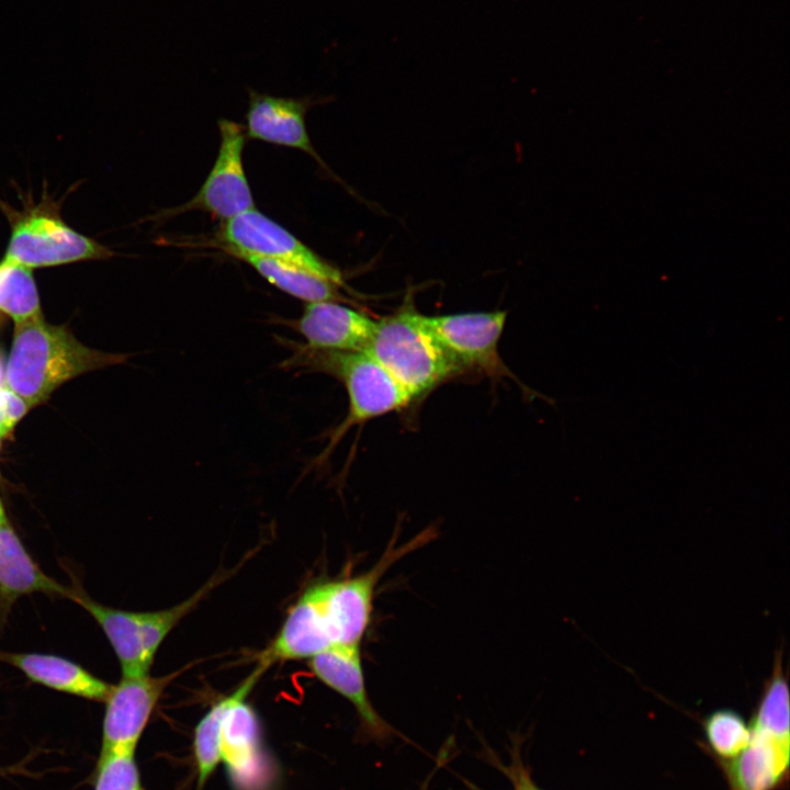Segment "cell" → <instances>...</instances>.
Instances as JSON below:
<instances>
[{"mask_svg": "<svg viewBox=\"0 0 790 790\" xmlns=\"http://www.w3.org/2000/svg\"><path fill=\"white\" fill-rule=\"evenodd\" d=\"M436 534L432 528H428L403 545H396L394 538L369 571L307 587L259 657L271 664L308 659L332 647L360 644L371 622L380 579L393 564L431 542Z\"/></svg>", "mask_w": 790, "mask_h": 790, "instance_id": "cell-1", "label": "cell"}, {"mask_svg": "<svg viewBox=\"0 0 790 790\" xmlns=\"http://www.w3.org/2000/svg\"><path fill=\"white\" fill-rule=\"evenodd\" d=\"M126 358L84 346L66 327L52 325L42 315L15 324L4 379L31 407L45 402L65 382Z\"/></svg>", "mask_w": 790, "mask_h": 790, "instance_id": "cell-2", "label": "cell"}, {"mask_svg": "<svg viewBox=\"0 0 790 790\" xmlns=\"http://www.w3.org/2000/svg\"><path fill=\"white\" fill-rule=\"evenodd\" d=\"M21 200V210L0 200V211L10 226L3 257L34 269L114 256L111 248L68 225L61 215V200H55L46 190L37 202L31 194Z\"/></svg>", "mask_w": 790, "mask_h": 790, "instance_id": "cell-3", "label": "cell"}, {"mask_svg": "<svg viewBox=\"0 0 790 790\" xmlns=\"http://www.w3.org/2000/svg\"><path fill=\"white\" fill-rule=\"evenodd\" d=\"M364 351L410 400L464 371L411 307L377 320Z\"/></svg>", "mask_w": 790, "mask_h": 790, "instance_id": "cell-4", "label": "cell"}, {"mask_svg": "<svg viewBox=\"0 0 790 790\" xmlns=\"http://www.w3.org/2000/svg\"><path fill=\"white\" fill-rule=\"evenodd\" d=\"M227 575L218 574L182 602L156 611H127L92 599L75 582L71 599L98 623L120 663L122 677L148 675L157 651L176 628Z\"/></svg>", "mask_w": 790, "mask_h": 790, "instance_id": "cell-5", "label": "cell"}, {"mask_svg": "<svg viewBox=\"0 0 790 790\" xmlns=\"http://www.w3.org/2000/svg\"><path fill=\"white\" fill-rule=\"evenodd\" d=\"M289 368L321 372L339 380L349 410L335 429L326 452L354 425L405 407L411 400L390 374L365 351H321L295 345Z\"/></svg>", "mask_w": 790, "mask_h": 790, "instance_id": "cell-6", "label": "cell"}, {"mask_svg": "<svg viewBox=\"0 0 790 790\" xmlns=\"http://www.w3.org/2000/svg\"><path fill=\"white\" fill-rule=\"evenodd\" d=\"M271 664L258 658L252 672L226 696L222 759L233 790H275L278 766L263 743L259 718L247 698Z\"/></svg>", "mask_w": 790, "mask_h": 790, "instance_id": "cell-7", "label": "cell"}, {"mask_svg": "<svg viewBox=\"0 0 790 790\" xmlns=\"http://www.w3.org/2000/svg\"><path fill=\"white\" fill-rule=\"evenodd\" d=\"M217 239L238 259L267 258L303 268L340 287L342 273L256 207L223 222Z\"/></svg>", "mask_w": 790, "mask_h": 790, "instance_id": "cell-8", "label": "cell"}, {"mask_svg": "<svg viewBox=\"0 0 790 790\" xmlns=\"http://www.w3.org/2000/svg\"><path fill=\"white\" fill-rule=\"evenodd\" d=\"M506 318V311L421 315L424 324L463 370L492 377L512 376L498 352Z\"/></svg>", "mask_w": 790, "mask_h": 790, "instance_id": "cell-9", "label": "cell"}, {"mask_svg": "<svg viewBox=\"0 0 790 790\" xmlns=\"http://www.w3.org/2000/svg\"><path fill=\"white\" fill-rule=\"evenodd\" d=\"M218 131L219 147L208 176L196 194L177 211L200 210L225 222L255 204L242 165L245 128L224 119L218 122Z\"/></svg>", "mask_w": 790, "mask_h": 790, "instance_id": "cell-10", "label": "cell"}, {"mask_svg": "<svg viewBox=\"0 0 790 790\" xmlns=\"http://www.w3.org/2000/svg\"><path fill=\"white\" fill-rule=\"evenodd\" d=\"M187 667L162 676L122 677L113 685L104 701L100 753L135 752L165 690Z\"/></svg>", "mask_w": 790, "mask_h": 790, "instance_id": "cell-11", "label": "cell"}, {"mask_svg": "<svg viewBox=\"0 0 790 790\" xmlns=\"http://www.w3.org/2000/svg\"><path fill=\"white\" fill-rule=\"evenodd\" d=\"M313 675L354 708L362 743L384 745L402 735L373 707L364 680L360 644L342 645L308 658Z\"/></svg>", "mask_w": 790, "mask_h": 790, "instance_id": "cell-12", "label": "cell"}, {"mask_svg": "<svg viewBox=\"0 0 790 790\" xmlns=\"http://www.w3.org/2000/svg\"><path fill=\"white\" fill-rule=\"evenodd\" d=\"M376 321L334 301L306 303L296 329L305 347L321 351H364Z\"/></svg>", "mask_w": 790, "mask_h": 790, "instance_id": "cell-13", "label": "cell"}, {"mask_svg": "<svg viewBox=\"0 0 790 790\" xmlns=\"http://www.w3.org/2000/svg\"><path fill=\"white\" fill-rule=\"evenodd\" d=\"M35 592L70 599L74 588L41 569L7 519L0 529V632L16 600Z\"/></svg>", "mask_w": 790, "mask_h": 790, "instance_id": "cell-14", "label": "cell"}, {"mask_svg": "<svg viewBox=\"0 0 790 790\" xmlns=\"http://www.w3.org/2000/svg\"><path fill=\"white\" fill-rule=\"evenodd\" d=\"M306 111L307 102L305 100L250 91L246 113V136L300 149L318 159L306 129Z\"/></svg>", "mask_w": 790, "mask_h": 790, "instance_id": "cell-15", "label": "cell"}, {"mask_svg": "<svg viewBox=\"0 0 790 790\" xmlns=\"http://www.w3.org/2000/svg\"><path fill=\"white\" fill-rule=\"evenodd\" d=\"M0 662L18 668L34 684L91 701L104 702L113 686L80 664L55 654L0 650Z\"/></svg>", "mask_w": 790, "mask_h": 790, "instance_id": "cell-16", "label": "cell"}, {"mask_svg": "<svg viewBox=\"0 0 790 790\" xmlns=\"http://www.w3.org/2000/svg\"><path fill=\"white\" fill-rule=\"evenodd\" d=\"M789 757L790 741L751 730L746 747L727 763L733 790H772L787 774Z\"/></svg>", "mask_w": 790, "mask_h": 790, "instance_id": "cell-17", "label": "cell"}, {"mask_svg": "<svg viewBox=\"0 0 790 790\" xmlns=\"http://www.w3.org/2000/svg\"><path fill=\"white\" fill-rule=\"evenodd\" d=\"M240 260L279 290L306 303L342 300L340 286L303 268L259 257H244Z\"/></svg>", "mask_w": 790, "mask_h": 790, "instance_id": "cell-18", "label": "cell"}, {"mask_svg": "<svg viewBox=\"0 0 790 790\" xmlns=\"http://www.w3.org/2000/svg\"><path fill=\"white\" fill-rule=\"evenodd\" d=\"M0 314L14 324L43 315L32 269L5 257L0 260Z\"/></svg>", "mask_w": 790, "mask_h": 790, "instance_id": "cell-19", "label": "cell"}, {"mask_svg": "<svg viewBox=\"0 0 790 790\" xmlns=\"http://www.w3.org/2000/svg\"><path fill=\"white\" fill-rule=\"evenodd\" d=\"M226 697L212 704L202 716L193 733V759L196 770V788L203 790L222 759V721Z\"/></svg>", "mask_w": 790, "mask_h": 790, "instance_id": "cell-20", "label": "cell"}, {"mask_svg": "<svg viewBox=\"0 0 790 790\" xmlns=\"http://www.w3.org/2000/svg\"><path fill=\"white\" fill-rule=\"evenodd\" d=\"M703 727L713 752L725 759L738 755L751 738L749 725L740 713L730 709L710 713L703 722Z\"/></svg>", "mask_w": 790, "mask_h": 790, "instance_id": "cell-21", "label": "cell"}, {"mask_svg": "<svg viewBox=\"0 0 790 790\" xmlns=\"http://www.w3.org/2000/svg\"><path fill=\"white\" fill-rule=\"evenodd\" d=\"M93 790H144L135 752L100 753Z\"/></svg>", "mask_w": 790, "mask_h": 790, "instance_id": "cell-22", "label": "cell"}, {"mask_svg": "<svg viewBox=\"0 0 790 790\" xmlns=\"http://www.w3.org/2000/svg\"><path fill=\"white\" fill-rule=\"evenodd\" d=\"M509 765L499 761L490 751L485 754L489 764L495 766L511 782L514 790H542L532 779L531 774L521 756L519 737H514L509 749Z\"/></svg>", "mask_w": 790, "mask_h": 790, "instance_id": "cell-23", "label": "cell"}, {"mask_svg": "<svg viewBox=\"0 0 790 790\" xmlns=\"http://www.w3.org/2000/svg\"><path fill=\"white\" fill-rule=\"evenodd\" d=\"M30 406L8 385H0V441L4 439L24 417Z\"/></svg>", "mask_w": 790, "mask_h": 790, "instance_id": "cell-24", "label": "cell"}, {"mask_svg": "<svg viewBox=\"0 0 790 790\" xmlns=\"http://www.w3.org/2000/svg\"><path fill=\"white\" fill-rule=\"evenodd\" d=\"M27 774V771L23 768L21 764L13 765V766H7V767H0V777H7L10 775H19V774Z\"/></svg>", "mask_w": 790, "mask_h": 790, "instance_id": "cell-25", "label": "cell"}, {"mask_svg": "<svg viewBox=\"0 0 790 790\" xmlns=\"http://www.w3.org/2000/svg\"><path fill=\"white\" fill-rule=\"evenodd\" d=\"M7 519H8V517L5 515V510H4L3 504L0 498V529Z\"/></svg>", "mask_w": 790, "mask_h": 790, "instance_id": "cell-26", "label": "cell"}]
</instances>
